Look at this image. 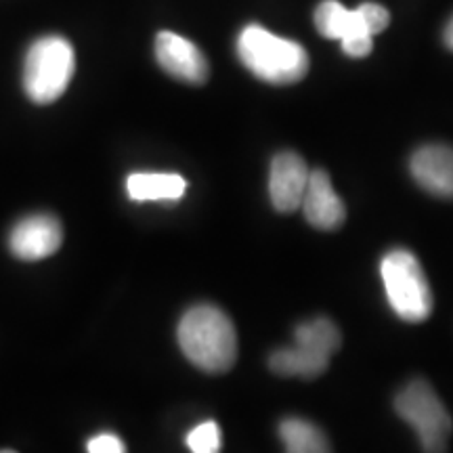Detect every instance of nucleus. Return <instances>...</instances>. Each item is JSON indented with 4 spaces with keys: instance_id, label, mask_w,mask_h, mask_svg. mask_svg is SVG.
<instances>
[{
    "instance_id": "obj_16",
    "label": "nucleus",
    "mask_w": 453,
    "mask_h": 453,
    "mask_svg": "<svg viewBox=\"0 0 453 453\" xmlns=\"http://www.w3.org/2000/svg\"><path fill=\"white\" fill-rule=\"evenodd\" d=\"M187 447L194 453H217L220 449V430L217 422H203L187 434Z\"/></svg>"
},
{
    "instance_id": "obj_17",
    "label": "nucleus",
    "mask_w": 453,
    "mask_h": 453,
    "mask_svg": "<svg viewBox=\"0 0 453 453\" xmlns=\"http://www.w3.org/2000/svg\"><path fill=\"white\" fill-rule=\"evenodd\" d=\"M357 11H359L361 21H364L372 36H376V34L384 32V30H387V26L390 24V13L382 7V4L364 3L361 7H357Z\"/></svg>"
},
{
    "instance_id": "obj_11",
    "label": "nucleus",
    "mask_w": 453,
    "mask_h": 453,
    "mask_svg": "<svg viewBox=\"0 0 453 453\" xmlns=\"http://www.w3.org/2000/svg\"><path fill=\"white\" fill-rule=\"evenodd\" d=\"M304 219L309 220L315 229L334 231L340 229L347 219V208L340 196L334 191L330 174L326 170H313L309 177L307 191H304L303 203Z\"/></svg>"
},
{
    "instance_id": "obj_3",
    "label": "nucleus",
    "mask_w": 453,
    "mask_h": 453,
    "mask_svg": "<svg viewBox=\"0 0 453 453\" xmlns=\"http://www.w3.org/2000/svg\"><path fill=\"white\" fill-rule=\"evenodd\" d=\"M76 53L64 36H42L30 44L24 64L26 95L36 105L53 104L70 87Z\"/></svg>"
},
{
    "instance_id": "obj_18",
    "label": "nucleus",
    "mask_w": 453,
    "mask_h": 453,
    "mask_svg": "<svg viewBox=\"0 0 453 453\" xmlns=\"http://www.w3.org/2000/svg\"><path fill=\"white\" fill-rule=\"evenodd\" d=\"M87 451H90V453H124L127 451V445H124L122 439L116 437V434L104 433V434H97V437H93L88 441Z\"/></svg>"
},
{
    "instance_id": "obj_10",
    "label": "nucleus",
    "mask_w": 453,
    "mask_h": 453,
    "mask_svg": "<svg viewBox=\"0 0 453 453\" xmlns=\"http://www.w3.org/2000/svg\"><path fill=\"white\" fill-rule=\"evenodd\" d=\"M411 177L430 196L453 200V147L424 145L410 160Z\"/></svg>"
},
{
    "instance_id": "obj_8",
    "label": "nucleus",
    "mask_w": 453,
    "mask_h": 453,
    "mask_svg": "<svg viewBox=\"0 0 453 453\" xmlns=\"http://www.w3.org/2000/svg\"><path fill=\"white\" fill-rule=\"evenodd\" d=\"M64 242L61 223L50 214H32L21 219L9 235V248L19 260H42L53 257Z\"/></svg>"
},
{
    "instance_id": "obj_12",
    "label": "nucleus",
    "mask_w": 453,
    "mask_h": 453,
    "mask_svg": "<svg viewBox=\"0 0 453 453\" xmlns=\"http://www.w3.org/2000/svg\"><path fill=\"white\" fill-rule=\"evenodd\" d=\"M127 191L134 202H177L185 196L187 180L174 173H134Z\"/></svg>"
},
{
    "instance_id": "obj_4",
    "label": "nucleus",
    "mask_w": 453,
    "mask_h": 453,
    "mask_svg": "<svg viewBox=\"0 0 453 453\" xmlns=\"http://www.w3.org/2000/svg\"><path fill=\"white\" fill-rule=\"evenodd\" d=\"M380 273L390 307L407 324H422L433 313V290L420 260L396 248L382 258Z\"/></svg>"
},
{
    "instance_id": "obj_1",
    "label": "nucleus",
    "mask_w": 453,
    "mask_h": 453,
    "mask_svg": "<svg viewBox=\"0 0 453 453\" xmlns=\"http://www.w3.org/2000/svg\"><path fill=\"white\" fill-rule=\"evenodd\" d=\"M179 347L196 367L206 373H225L235 365L237 334L234 321L214 304L191 307L180 319Z\"/></svg>"
},
{
    "instance_id": "obj_7",
    "label": "nucleus",
    "mask_w": 453,
    "mask_h": 453,
    "mask_svg": "<svg viewBox=\"0 0 453 453\" xmlns=\"http://www.w3.org/2000/svg\"><path fill=\"white\" fill-rule=\"evenodd\" d=\"M156 59L168 76L180 82L200 87L211 76L206 55L194 42L174 32H160L156 36Z\"/></svg>"
},
{
    "instance_id": "obj_14",
    "label": "nucleus",
    "mask_w": 453,
    "mask_h": 453,
    "mask_svg": "<svg viewBox=\"0 0 453 453\" xmlns=\"http://www.w3.org/2000/svg\"><path fill=\"white\" fill-rule=\"evenodd\" d=\"M280 439L286 451L292 453H326L332 449L326 434L303 418H286L280 424Z\"/></svg>"
},
{
    "instance_id": "obj_9",
    "label": "nucleus",
    "mask_w": 453,
    "mask_h": 453,
    "mask_svg": "<svg viewBox=\"0 0 453 453\" xmlns=\"http://www.w3.org/2000/svg\"><path fill=\"white\" fill-rule=\"evenodd\" d=\"M311 170L307 162L294 151H281L271 162L269 196L275 211L283 214L298 211L307 191Z\"/></svg>"
},
{
    "instance_id": "obj_6",
    "label": "nucleus",
    "mask_w": 453,
    "mask_h": 453,
    "mask_svg": "<svg viewBox=\"0 0 453 453\" xmlns=\"http://www.w3.org/2000/svg\"><path fill=\"white\" fill-rule=\"evenodd\" d=\"M315 27L321 36L340 41L342 50L355 59H364L372 53L373 36L361 21L359 11H350L338 0H324L315 11Z\"/></svg>"
},
{
    "instance_id": "obj_15",
    "label": "nucleus",
    "mask_w": 453,
    "mask_h": 453,
    "mask_svg": "<svg viewBox=\"0 0 453 453\" xmlns=\"http://www.w3.org/2000/svg\"><path fill=\"white\" fill-rule=\"evenodd\" d=\"M294 344L304 347L315 353H321L326 357H332L342 344V334H340L338 326L334 324L327 317H317L307 324H300L294 332Z\"/></svg>"
},
{
    "instance_id": "obj_5",
    "label": "nucleus",
    "mask_w": 453,
    "mask_h": 453,
    "mask_svg": "<svg viewBox=\"0 0 453 453\" xmlns=\"http://www.w3.org/2000/svg\"><path fill=\"white\" fill-rule=\"evenodd\" d=\"M395 410L416 430L424 451L437 453L447 449L451 434V416L426 380H413L395 396Z\"/></svg>"
},
{
    "instance_id": "obj_13",
    "label": "nucleus",
    "mask_w": 453,
    "mask_h": 453,
    "mask_svg": "<svg viewBox=\"0 0 453 453\" xmlns=\"http://www.w3.org/2000/svg\"><path fill=\"white\" fill-rule=\"evenodd\" d=\"M330 365V357L315 353L304 347L294 344L290 349H280L271 355L269 367L277 376L283 378H303V380H313Z\"/></svg>"
},
{
    "instance_id": "obj_2",
    "label": "nucleus",
    "mask_w": 453,
    "mask_h": 453,
    "mask_svg": "<svg viewBox=\"0 0 453 453\" xmlns=\"http://www.w3.org/2000/svg\"><path fill=\"white\" fill-rule=\"evenodd\" d=\"M242 64L260 81L286 87L300 82L309 72V55L298 42L275 36L257 24L246 26L237 38Z\"/></svg>"
},
{
    "instance_id": "obj_19",
    "label": "nucleus",
    "mask_w": 453,
    "mask_h": 453,
    "mask_svg": "<svg viewBox=\"0 0 453 453\" xmlns=\"http://www.w3.org/2000/svg\"><path fill=\"white\" fill-rule=\"evenodd\" d=\"M443 42H445V47H447V49L453 50V15H451V19L447 21V26H445V32H443Z\"/></svg>"
}]
</instances>
